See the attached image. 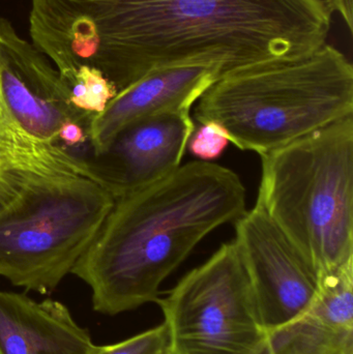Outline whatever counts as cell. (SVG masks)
Masks as SVG:
<instances>
[{"mask_svg": "<svg viewBox=\"0 0 353 354\" xmlns=\"http://www.w3.org/2000/svg\"><path fill=\"white\" fill-rule=\"evenodd\" d=\"M332 16L327 0H32L29 30L64 81L89 66L120 91L165 66L227 73L310 53Z\"/></svg>", "mask_w": 353, "mask_h": 354, "instance_id": "6da1fadb", "label": "cell"}, {"mask_svg": "<svg viewBox=\"0 0 353 354\" xmlns=\"http://www.w3.org/2000/svg\"><path fill=\"white\" fill-rule=\"evenodd\" d=\"M246 189L229 168L180 165L157 183L116 198L73 268L93 308L114 316L155 301L163 281L211 231L246 212Z\"/></svg>", "mask_w": 353, "mask_h": 354, "instance_id": "7a4b0ae2", "label": "cell"}, {"mask_svg": "<svg viewBox=\"0 0 353 354\" xmlns=\"http://www.w3.org/2000/svg\"><path fill=\"white\" fill-rule=\"evenodd\" d=\"M350 115L353 66L327 43L225 73L196 107L200 124L217 122L234 147L259 156Z\"/></svg>", "mask_w": 353, "mask_h": 354, "instance_id": "3957f363", "label": "cell"}, {"mask_svg": "<svg viewBox=\"0 0 353 354\" xmlns=\"http://www.w3.org/2000/svg\"><path fill=\"white\" fill-rule=\"evenodd\" d=\"M260 158L256 203L321 276L353 260V115Z\"/></svg>", "mask_w": 353, "mask_h": 354, "instance_id": "277c9868", "label": "cell"}, {"mask_svg": "<svg viewBox=\"0 0 353 354\" xmlns=\"http://www.w3.org/2000/svg\"><path fill=\"white\" fill-rule=\"evenodd\" d=\"M114 201L90 177H33L0 210V276L27 290L52 292L72 272Z\"/></svg>", "mask_w": 353, "mask_h": 354, "instance_id": "5b68a950", "label": "cell"}, {"mask_svg": "<svg viewBox=\"0 0 353 354\" xmlns=\"http://www.w3.org/2000/svg\"><path fill=\"white\" fill-rule=\"evenodd\" d=\"M169 354H263L267 332L234 241L158 299Z\"/></svg>", "mask_w": 353, "mask_h": 354, "instance_id": "8992f818", "label": "cell"}, {"mask_svg": "<svg viewBox=\"0 0 353 354\" xmlns=\"http://www.w3.org/2000/svg\"><path fill=\"white\" fill-rule=\"evenodd\" d=\"M234 225L233 241L267 334L300 317L312 306L321 287V274L258 203Z\"/></svg>", "mask_w": 353, "mask_h": 354, "instance_id": "52a82bcc", "label": "cell"}, {"mask_svg": "<svg viewBox=\"0 0 353 354\" xmlns=\"http://www.w3.org/2000/svg\"><path fill=\"white\" fill-rule=\"evenodd\" d=\"M194 132L191 111L157 112L122 127L99 153L81 157L116 199L175 171Z\"/></svg>", "mask_w": 353, "mask_h": 354, "instance_id": "ba28073f", "label": "cell"}, {"mask_svg": "<svg viewBox=\"0 0 353 354\" xmlns=\"http://www.w3.org/2000/svg\"><path fill=\"white\" fill-rule=\"evenodd\" d=\"M0 101L25 133L43 142L56 145L68 120L91 126L95 120L74 108L57 68L6 19H0Z\"/></svg>", "mask_w": 353, "mask_h": 354, "instance_id": "9c48e42d", "label": "cell"}, {"mask_svg": "<svg viewBox=\"0 0 353 354\" xmlns=\"http://www.w3.org/2000/svg\"><path fill=\"white\" fill-rule=\"evenodd\" d=\"M225 74L218 64H188L155 68L118 91L93 120L89 153H97L128 122L167 110L191 111L203 93Z\"/></svg>", "mask_w": 353, "mask_h": 354, "instance_id": "30bf717a", "label": "cell"}, {"mask_svg": "<svg viewBox=\"0 0 353 354\" xmlns=\"http://www.w3.org/2000/svg\"><path fill=\"white\" fill-rule=\"evenodd\" d=\"M263 354H353V260L321 274L314 303L267 333Z\"/></svg>", "mask_w": 353, "mask_h": 354, "instance_id": "8fae6325", "label": "cell"}, {"mask_svg": "<svg viewBox=\"0 0 353 354\" xmlns=\"http://www.w3.org/2000/svg\"><path fill=\"white\" fill-rule=\"evenodd\" d=\"M93 345L64 304L0 290V354H88Z\"/></svg>", "mask_w": 353, "mask_h": 354, "instance_id": "7c38bea8", "label": "cell"}, {"mask_svg": "<svg viewBox=\"0 0 353 354\" xmlns=\"http://www.w3.org/2000/svg\"><path fill=\"white\" fill-rule=\"evenodd\" d=\"M66 84L70 89V101L74 108L95 118L105 111L118 93L107 77L89 66L79 68Z\"/></svg>", "mask_w": 353, "mask_h": 354, "instance_id": "4fadbf2b", "label": "cell"}, {"mask_svg": "<svg viewBox=\"0 0 353 354\" xmlns=\"http://www.w3.org/2000/svg\"><path fill=\"white\" fill-rule=\"evenodd\" d=\"M169 337L165 324L116 344L93 345L88 354H164L168 353Z\"/></svg>", "mask_w": 353, "mask_h": 354, "instance_id": "5bb4252c", "label": "cell"}, {"mask_svg": "<svg viewBox=\"0 0 353 354\" xmlns=\"http://www.w3.org/2000/svg\"><path fill=\"white\" fill-rule=\"evenodd\" d=\"M193 133L189 151L200 161L211 162L221 157L229 145L227 132L217 122H209Z\"/></svg>", "mask_w": 353, "mask_h": 354, "instance_id": "9a60e30c", "label": "cell"}, {"mask_svg": "<svg viewBox=\"0 0 353 354\" xmlns=\"http://www.w3.org/2000/svg\"><path fill=\"white\" fill-rule=\"evenodd\" d=\"M332 12H337L345 21L350 32L353 31V0H327Z\"/></svg>", "mask_w": 353, "mask_h": 354, "instance_id": "2e32d148", "label": "cell"}, {"mask_svg": "<svg viewBox=\"0 0 353 354\" xmlns=\"http://www.w3.org/2000/svg\"><path fill=\"white\" fill-rule=\"evenodd\" d=\"M164 354H169V353H164Z\"/></svg>", "mask_w": 353, "mask_h": 354, "instance_id": "e0dca14e", "label": "cell"}]
</instances>
